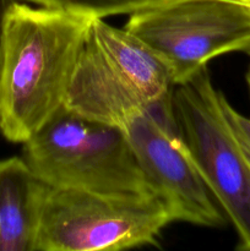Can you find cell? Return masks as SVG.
<instances>
[{
  "mask_svg": "<svg viewBox=\"0 0 250 251\" xmlns=\"http://www.w3.org/2000/svg\"><path fill=\"white\" fill-rule=\"evenodd\" d=\"M124 28L166 60L175 86L211 59L250 53V10L233 0H172L130 14Z\"/></svg>",
  "mask_w": 250,
  "mask_h": 251,
  "instance_id": "obj_6",
  "label": "cell"
},
{
  "mask_svg": "<svg viewBox=\"0 0 250 251\" xmlns=\"http://www.w3.org/2000/svg\"><path fill=\"white\" fill-rule=\"evenodd\" d=\"M88 39L107 68L142 97L161 100L173 96L175 82L171 68L140 37L103 19H93Z\"/></svg>",
  "mask_w": 250,
  "mask_h": 251,
  "instance_id": "obj_7",
  "label": "cell"
},
{
  "mask_svg": "<svg viewBox=\"0 0 250 251\" xmlns=\"http://www.w3.org/2000/svg\"><path fill=\"white\" fill-rule=\"evenodd\" d=\"M249 56H250V53H249ZM245 80H247V85H248V88H249V93H250V63H249V68H248V71H247V76H245Z\"/></svg>",
  "mask_w": 250,
  "mask_h": 251,
  "instance_id": "obj_12",
  "label": "cell"
},
{
  "mask_svg": "<svg viewBox=\"0 0 250 251\" xmlns=\"http://www.w3.org/2000/svg\"><path fill=\"white\" fill-rule=\"evenodd\" d=\"M223 93L207 68L175 86L173 107L196 168L238 234V250L250 251V154L223 109Z\"/></svg>",
  "mask_w": 250,
  "mask_h": 251,
  "instance_id": "obj_4",
  "label": "cell"
},
{
  "mask_svg": "<svg viewBox=\"0 0 250 251\" xmlns=\"http://www.w3.org/2000/svg\"><path fill=\"white\" fill-rule=\"evenodd\" d=\"M222 104L225 113V117H227L229 124L232 125L235 135L240 140V142H242L244 149L248 151V153L250 154V118L245 117V115L237 112L230 105V103L228 102L225 96H223Z\"/></svg>",
  "mask_w": 250,
  "mask_h": 251,
  "instance_id": "obj_10",
  "label": "cell"
},
{
  "mask_svg": "<svg viewBox=\"0 0 250 251\" xmlns=\"http://www.w3.org/2000/svg\"><path fill=\"white\" fill-rule=\"evenodd\" d=\"M92 17L15 1L0 60V132L25 144L65 105Z\"/></svg>",
  "mask_w": 250,
  "mask_h": 251,
  "instance_id": "obj_2",
  "label": "cell"
},
{
  "mask_svg": "<svg viewBox=\"0 0 250 251\" xmlns=\"http://www.w3.org/2000/svg\"><path fill=\"white\" fill-rule=\"evenodd\" d=\"M174 222L158 195H104L49 186L36 251H118L157 245Z\"/></svg>",
  "mask_w": 250,
  "mask_h": 251,
  "instance_id": "obj_5",
  "label": "cell"
},
{
  "mask_svg": "<svg viewBox=\"0 0 250 251\" xmlns=\"http://www.w3.org/2000/svg\"><path fill=\"white\" fill-rule=\"evenodd\" d=\"M65 107L118 127L174 222L216 228L223 211L206 186L181 136L173 96L150 100L113 74L86 39Z\"/></svg>",
  "mask_w": 250,
  "mask_h": 251,
  "instance_id": "obj_1",
  "label": "cell"
},
{
  "mask_svg": "<svg viewBox=\"0 0 250 251\" xmlns=\"http://www.w3.org/2000/svg\"><path fill=\"white\" fill-rule=\"evenodd\" d=\"M22 145L25 161L51 188L104 195H158L118 127L65 105Z\"/></svg>",
  "mask_w": 250,
  "mask_h": 251,
  "instance_id": "obj_3",
  "label": "cell"
},
{
  "mask_svg": "<svg viewBox=\"0 0 250 251\" xmlns=\"http://www.w3.org/2000/svg\"><path fill=\"white\" fill-rule=\"evenodd\" d=\"M233 1H237V2H239V4L244 5L245 7H248V9L250 10V0H233Z\"/></svg>",
  "mask_w": 250,
  "mask_h": 251,
  "instance_id": "obj_13",
  "label": "cell"
},
{
  "mask_svg": "<svg viewBox=\"0 0 250 251\" xmlns=\"http://www.w3.org/2000/svg\"><path fill=\"white\" fill-rule=\"evenodd\" d=\"M41 7L75 15L104 19L113 15L134 14L172 0H21Z\"/></svg>",
  "mask_w": 250,
  "mask_h": 251,
  "instance_id": "obj_9",
  "label": "cell"
},
{
  "mask_svg": "<svg viewBox=\"0 0 250 251\" xmlns=\"http://www.w3.org/2000/svg\"><path fill=\"white\" fill-rule=\"evenodd\" d=\"M16 0H0V60H1V49H2V39H4L5 22H6L7 12H9L11 5Z\"/></svg>",
  "mask_w": 250,
  "mask_h": 251,
  "instance_id": "obj_11",
  "label": "cell"
},
{
  "mask_svg": "<svg viewBox=\"0 0 250 251\" xmlns=\"http://www.w3.org/2000/svg\"><path fill=\"white\" fill-rule=\"evenodd\" d=\"M48 190L24 157L0 159V251H36Z\"/></svg>",
  "mask_w": 250,
  "mask_h": 251,
  "instance_id": "obj_8",
  "label": "cell"
}]
</instances>
